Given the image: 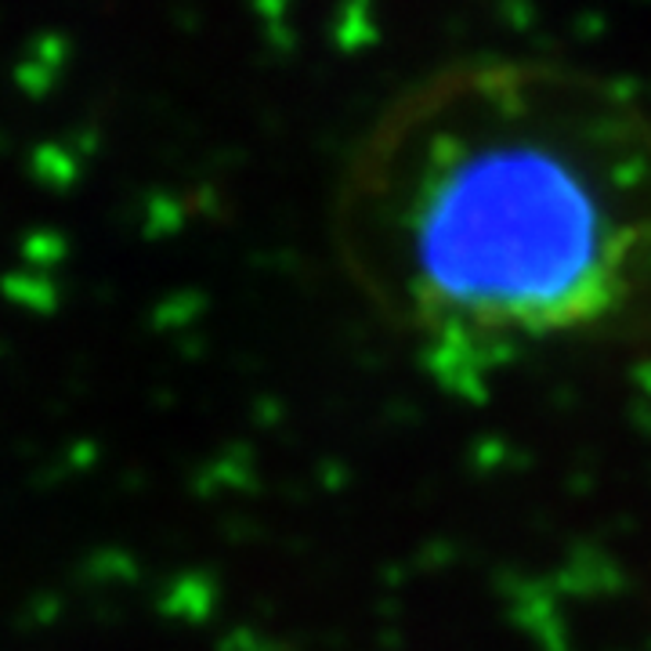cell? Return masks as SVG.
<instances>
[{"label":"cell","mask_w":651,"mask_h":651,"mask_svg":"<svg viewBox=\"0 0 651 651\" xmlns=\"http://www.w3.org/2000/svg\"><path fill=\"white\" fill-rule=\"evenodd\" d=\"M333 250L441 384L651 337V106L540 55H467L348 152Z\"/></svg>","instance_id":"1"}]
</instances>
